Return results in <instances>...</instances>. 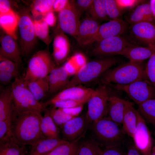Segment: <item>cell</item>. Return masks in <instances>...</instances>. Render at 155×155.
Masks as SVG:
<instances>
[{
	"label": "cell",
	"mask_w": 155,
	"mask_h": 155,
	"mask_svg": "<svg viewBox=\"0 0 155 155\" xmlns=\"http://www.w3.org/2000/svg\"><path fill=\"white\" fill-rule=\"evenodd\" d=\"M70 76L63 65L55 67L46 77L49 86L48 93L53 94L63 89L69 82Z\"/></svg>",
	"instance_id": "obj_18"
},
{
	"label": "cell",
	"mask_w": 155,
	"mask_h": 155,
	"mask_svg": "<svg viewBox=\"0 0 155 155\" xmlns=\"http://www.w3.org/2000/svg\"><path fill=\"white\" fill-rule=\"evenodd\" d=\"M67 142L61 138H45L41 139L30 146L28 155H45L59 146Z\"/></svg>",
	"instance_id": "obj_23"
},
{
	"label": "cell",
	"mask_w": 155,
	"mask_h": 155,
	"mask_svg": "<svg viewBox=\"0 0 155 155\" xmlns=\"http://www.w3.org/2000/svg\"><path fill=\"white\" fill-rule=\"evenodd\" d=\"M119 8L122 11L131 9L144 1L138 0H115Z\"/></svg>",
	"instance_id": "obj_44"
},
{
	"label": "cell",
	"mask_w": 155,
	"mask_h": 155,
	"mask_svg": "<svg viewBox=\"0 0 155 155\" xmlns=\"http://www.w3.org/2000/svg\"><path fill=\"white\" fill-rule=\"evenodd\" d=\"M40 127L44 136L47 138H60L59 129L56 125L49 113V109L44 112L41 120Z\"/></svg>",
	"instance_id": "obj_28"
},
{
	"label": "cell",
	"mask_w": 155,
	"mask_h": 155,
	"mask_svg": "<svg viewBox=\"0 0 155 155\" xmlns=\"http://www.w3.org/2000/svg\"><path fill=\"white\" fill-rule=\"evenodd\" d=\"M119 61L115 57H106L87 62L74 75L63 89L93 81Z\"/></svg>",
	"instance_id": "obj_4"
},
{
	"label": "cell",
	"mask_w": 155,
	"mask_h": 155,
	"mask_svg": "<svg viewBox=\"0 0 155 155\" xmlns=\"http://www.w3.org/2000/svg\"><path fill=\"white\" fill-rule=\"evenodd\" d=\"M41 113L33 111L14 112L11 130L13 136L20 144L31 146L46 138L41 131Z\"/></svg>",
	"instance_id": "obj_1"
},
{
	"label": "cell",
	"mask_w": 155,
	"mask_h": 155,
	"mask_svg": "<svg viewBox=\"0 0 155 155\" xmlns=\"http://www.w3.org/2000/svg\"><path fill=\"white\" fill-rule=\"evenodd\" d=\"M128 20L132 25L142 22L154 24L149 2L137 5L129 15Z\"/></svg>",
	"instance_id": "obj_26"
},
{
	"label": "cell",
	"mask_w": 155,
	"mask_h": 155,
	"mask_svg": "<svg viewBox=\"0 0 155 155\" xmlns=\"http://www.w3.org/2000/svg\"><path fill=\"white\" fill-rule=\"evenodd\" d=\"M100 25L97 20L91 17L83 19L75 38L78 44L84 46L90 44Z\"/></svg>",
	"instance_id": "obj_16"
},
{
	"label": "cell",
	"mask_w": 155,
	"mask_h": 155,
	"mask_svg": "<svg viewBox=\"0 0 155 155\" xmlns=\"http://www.w3.org/2000/svg\"><path fill=\"white\" fill-rule=\"evenodd\" d=\"M127 27L126 22L120 19L112 20L100 25L91 44L107 38L120 36Z\"/></svg>",
	"instance_id": "obj_15"
},
{
	"label": "cell",
	"mask_w": 155,
	"mask_h": 155,
	"mask_svg": "<svg viewBox=\"0 0 155 155\" xmlns=\"http://www.w3.org/2000/svg\"><path fill=\"white\" fill-rule=\"evenodd\" d=\"M93 0H78L75 1L78 8L81 11L88 9L92 3Z\"/></svg>",
	"instance_id": "obj_47"
},
{
	"label": "cell",
	"mask_w": 155,
	"mask_h": 155,
	"mask_svg": "<svg viewBox=\"0 0 155 155\" xmlns=\"http://www.w3.org/2000/svg\"><path fill=\"white\" fill-rule=\"evenodd\" d=\"M42 19L50 26H54L56 24V19L53 11H51L42 16Z\"/></svg>",
	"instance_id": "obj_48"
},
{
	"label": "cell",
	"mask_w": 155,
	"mask_h": 155,
	"mask_svg": "<svg viewBox=\"0 0 155 155\" xmlns=\"http://www.w3.org/2000/svg\"><path fill=\"white\" fill-rule=\"evenodd\" d=\"M81 13L75 1L69 0L65 7L59 12L58 22L61 30L75 38L80 23Z\"/></svg>",
	"instance_id": "obj_9"
},
{
	"label": "cell",
	"mask_w": 155,
	"mask_h": 155,
	"mask_svg": "<svg viewBox=\"0 0 155 155\" xmlns=\"http://www.w3.org/2000/svg\"><path fill=\"white\" fill-rule=\"evenodd\" d=\"M96 42L92 53L94 55L100 56L117 55L126 47L131 45L121 36L107 38Z\"/></svg>",
	"instance_id": "obj_12"
},
{
	"label": "cell",
	"mask_w": 155,
	"mask_h": 155,
	"mask_svg": "<svg viewBox=\"0 0 155 155\" xmlns=\"http://www.w3.org/2000/svg\"><path fill=\"white\" fill-rule=\"evenodd\" d=\"M26 82L29 89L38 101L44 99L48 93L49 86L46 78Z\"/></svg>",
	"instance_id": "obj_30"
},
{
	"label": "cell",
	"mask_w": 155,
	"mask_h": 155,
	"mask_svg": "<svg viewBox=\"0 0 155 155\" xmlns=\"http://www.w3.org/2000/svg\"><path fill=\"white\" fill-rule=\"evenodd\" d=\"M83 105H81L69 108L59 109L69 115L74 117H76L81 113L83 109Z\"/></svg>",
	"instance_id": "obj_46"
},
{
	"label": "cell",
	"mask_w": 155,
	"mask_h": 155,
	"mask_svg": "<svg viewBox=\"0 0 155 155\" xmlns=\"http://www.w3.org/2000/svg\"><path fill=\"white\" fill-rule=\"evenodd\" d=\"M49 155L46 154V155Z\"/></svg>",
	"instance_id": "obj_55"
},
{
	"label": "cell",
	"mask_w": 155,
	"mask_h": 155,
	"mask_svg": "<svg viewBox=\"0 0 155 155\" xmlns=\"http://www.w3.org/2000/svg\"><path fill=\"white\" fill-rule=\"evenodd\" d=\"M126 155H142L136 148L133 143L128 144L126 149Z\"/></svg>",
	"instance_id": "obj_52"
},
{
	"label": "cell",
	"mask_w": 155,
	"mask_h": 155,
	"mask_svg": "<svg viewBox=\"0 0 155 155\" xmlns=\"http://www.w3.org/2000/svg\"><path fill=\"white\" fill-rule=\"evenodd\" d=\"M155 52V48L131 45L124 49L117 55L123 56L130 61L143 62L144 60L149 58Z\"/></svg>",
	"instance_id": "obj_21"
},
{
	"label": "cell",
	"mask_w": 155,
	"mask_h": 155,
	"mask_svg": "<svg viewBox=\"0 0 155 155\" xmlns=\"http://www.w3.org/2000/svg\"><path fill=\"white\" fill-rule=\"evenodd\" d=\"M88 10L91 17L97 20H106L108 17L105 9V0H93Z\"/></svg>",
	"instance_id": "obj_36"
},
{
	"label": "cell",
	"mask_w": 155,
	"mask_h": 155,
	"mask_svg": "<svg viewBox=\"0 0 155 155\" xmlns=\"http://www.w3.org/2000/svg\"><path fill=\"white\" fill-rule=\"evenodd\" d=\"M11 10L8 1L0 0V16L7 13Z\"/></svg>",
	"instance_id": "obj_50"
},
{
	"label": "cell",
	"mask_w": 155,
	"mask_h": 155,
	"mask_svg": "<svg viewBox=\"0 0 155 155\" xmlns=\"http://www.w3.org/2000/svg\"><path fill=\"white\" fill-rule=\"evenodd\" d=\"M145 71L148 79L155 88V52L149 58Z\"/></svg>",
	"instance_id": "obj_42"
},
{
	"label": "cell",
	"mask_w": 155,
	"mask_h": 155,
	"mask_svg": "<svg viewBox=\"0 0 155 155\" xmlns=\"http://www.w3.org/2000/svg\"><path fill=\"white\" fill-rule=\"evenodd\" d=\"M90 123L86 115L75 117L59 128L62 139L69 142L75 141L84 135Z\"/></svg>",
	"instance_id": "obj_13"
},
{
	"label": "cell",
	"mask_w": 155,
	"mask_h": 155,
	"mask_svg": "<svg viewBox=\"0 0 155 155\" xmlns=\"http://www.w3.org/2000/svg\"><path fill=\"white\" fill-rule=\"evenodd\" d=\"M100 146L91 136L80 142L77 155H100Z\"/></svg>",
	"instance_id": "obj_32"
},
{
	"label": "cell",
	"mask_w": 155,
	"mask_h": 155,
	"mask_svg": "<svg viewBox=\"0 0 155 155\" xmlns=\"http://www.w3.org/2000/svg\"><path fill=\"white\" fill-rule=\"evenodd\" d=\"M90 97L81 100H57L52 102L50 105H52L53 107L59 108H67L76 107L81 105H83L84 104L87 103Z\"/></svg>",
	"instance_id": "obj_39"
},
{
	"label": "cell",
	"mask_w": 155,
	"mask_h": 155,
	"mask_svg": "<svg viewBox=\"0 0 155 155\" xmlns=\"http://www.w3.org/2000/svg\"><path fill=\"white\" fill-rule=\"evenodd\" d=\"M70 59L74 63L78 70L87 62L84 56L80 53L75 54Z\"/></svg>",
	"instance_id": "obj_45"
},
{
	"label": "cell",
	"mask_w": 155,
	"mask_h": 155,
	"mask_svg": "<svg viewBox=\"0 0 155 155\" xmlns=\"http://www.w3.org/2000/svg\"><path fill=\"white\" fill-rule=\"evenodd\" d=\"M116 89L125 92L138 105L155 98V88L148 80H139L126 85L115 84Z\"/></svg>",
	"instance_id": "obj_8"
},
{
	"label": "cell",
	"mask_w": 155,
	"mask_h": 155,
	"mask_svg": "<svg viewBox=\"0 0 155 155\" xmlns=\"http://www.w3.org/2000/svg\"><path fill=\"white\" fill-rule=\"evenodd\" d=\"M100 155H126L123 145L105 148L102 150Z\"/></svg>",
	"instance_id": "obj_43"
},
{
	"label": "cell",
	"mask_w": 155,
	"mask_h": 155,
	"mask_svg": "<svg viewBox=\"0 0 155 155\" xmlns=\"http://www.w3.org/2000/svg\"><path fill=\"white\" fill-rule=\"evenodd\" d=\"M69 1L67 0H55L53 5V11L59 12L65 7Z\"/></svg>",
	"instance_id": "obj_51"
},
{
	"label": "cell",
	"mask_w": 155,
	"mask_h": 155,
	"mask_svg": "<svg viewBox=\"0 0 155 155\" xmlns=\"http://www.w3.org/2000/svg\"><path fill=\"white\" fill-rule=\"evenodd\" d=\"M137 125V110L134 108L133 103L128 101L124 111L122 129L125 134L132 138L136 132Z\"/></svg>",
	"instance_id": "obj_24"
},
{
	"label": "cell",
	"mask_w": 155,
	"mask_h": 155,
	"mask_svg": "<svg viewBox=\"0 0 155 155\" xmlns=\"http://www.w3.org/2000/svg\"><path fill=\"white\" fill-rule=\"evenodd\" d=\"M19 19V16L12 10L7 13L0 16L1 26L7 34L15 39L17 38L16 31Z\"/></svg>",
	"instance_id": "obj_29"
},
{
	"label": "cell",
	"mask_w": 155,
	"mask_h": 155,
	"mask_svg": "<svg viewBox=\"0 0 155 155\" xmlns=\"http://www.w3.org/2000/svg\"><path fill=\"white\" fill-rule=\"evenodd\" d=\"M11 88L17 112L30 111L41 113L44 110L42 103L36 99L29 89L23 77L15 78Z\"/></svg>",
	"instance_id": "obj_5"
},
{
	"label": "cell",
	"mask_w": 155,
	"mask_h": 155,
	"mask_svg": "<svg viewBox=\"0 0 155 155\" xmlns=\"http://www.w3.org/2000/svg\"><path fill=\"white\" fill-rule=\"evenodd\" d=\"M151 155H155V145L153 146Z\"/></svg>",
	"instance_id": "obj_54"
},
{
	"label": "cell",
	"mask_w": 155,
	"mask_h": 155,
	"mask_svg": "<svg viewBox=\"0 0 155 155\" xmlns=\"http://www.w3.org/2000/svg\"><path fill=\"white\" fill-rule=\"evenodd\" d=\"M63 66L70 76L72 75H73L78 71L75 65L70 59Z\"/></svg>",
	"instance_id": "obj_49"
},
{
	"label": "cell",
	"mask_w": 155,
	"mask_h": 155,
	"mask_svg": "<svg viewBox=\"0 0 155 155\" xmlns=\"http://www.w3.org/2000/svg\"><path fill=\"white\" fill-rule=\"evenodd\" d=\"M137 125L132 138L134 144L142 155H151L153 147L151 136L146 122L137 110Z\"/></svg>",
	"instance_id": "obj_11"
},
{
	"label": "cell",
	"mask_w": 155,
	"mask_h": 155,
	"mask_svg": "<svg viewBox=\"0 0 155 155\" xmlns=\"http://www.w3.org/2000/svg\"><path fill=\"white\" fill-rule=\"evenodd\" d=\"M15 108L11 86L4 89L0 95V121L13 113Z\"/></svg>",
	"instance_id": "obj_27"
},
{
	"label": "cell",
	"mask_w": 155,
	"mask_h": 155,
	"mask_svg": "<svg viewBox=\"0 0 155 155\" xmlns=\"http://www.w3.org/2000/svg\"><path fill=\"white\" fill-rule=\"evenodd\" d=\"M19 67L13 62L0 57V72L12 77L15 79L19 77Z\"/></svg>",
	"instance_id": "obj_37"
},
{
	"label": "cell",
	"mask_w": 155,
	"mask_h": 155,
	"mask_svg": "<svg viewBox=\"0 0 155 155\" xmlns=\"http://www.w3.org/2000/svg\"><path fill=\"white\" fill-rule=\"evenodd\" d=\"M84 135L77 140L68 142L59 146L47 155H77L78 150L81 142L80 140Z\"/></svg>",
	"instance_id": "obj_33"
},
{
	"label": "cell",
	"mask_w": 155,
	"mask_h": 155,
	"mask_svg": "<svg viewBox=\"0 0 155 155\" xmlns=\"http://www.w3.org/2000/svg\"><path fill=\"white\" fill-rule=\"evenodd\" d=\"M152 14L155 22V0H150L149 1Z\"/></svg>",
	"instance_id": "obj_53"
},
{
	"label": "cell",
	"mask_w": 155,
	"mask_h": 155,
	"mask_svg": "<svg viewBox=\"0 0 155 155\" xmlns=\"http://www.w3.org/2000/svg\"><path fill=\"white\" fill-rule=\"evenodd\" d=\"M0 155H28L26 146L21 145L11 135L0 141Z\"/></svg>",
	"instance_id": "obj_25"
},
{
	"label": "cell",
	"mask_w": 155,
	"mask_h": 155,
	"mask_svg": "<svg viewBox=\"0 0 155 155\" xmlns=\"http://www.w3.org/2000/svg\"><path fill=\"white\" fill-rule=\"evenodd\" d=\"M55 67L49 52L46 50L39 51L30 59L24 79L30 82L46 78Z\"/></svg>",
	"instance_id": "obj_6"
},
{
	"label": "cell",
	"mask_w": 155,
	"mask_h": 155,
	"mask_svg": "<svg viewBox=\"0 0 155 155\" xmlns=\"http://www.w3.org/2000/svg\"><path fill=\"white\" fill-rule=\"evenodd\" d=\"M145 67L143 62L129 61L108 70L101 77V81L103 84L106 85L114 83L126 85L148 79Z\"/></svg>",
	"instance_id": "obj_3"
},
{
	"label": "cell",
	"mask_w": 155,
	"mask_h": 155,
	"mask_svg": "<svg viewBox=\"0 0 155 155\" xmlns=\"http://www.w3.org/2000/svg\"><path fill=\"white\" fill-rule=\"evenodd\" d=\"M110 96L106 84L100 85L94 90L87 102L88 109L86 115L90 124L106 116Z\"/></svg>",
	"instance_id": "obj_7"
},
{
	"label": "cell",
	"mask_w": 155,
	"mask_h": 155,
	"mask_svg": "<svg viewBox=\"0 0 155 155\" xmlns=\"http://www.w3.org/2000/svg\"><path fill=\"white\" fill-rule=\"evenodd\" d=\"M15 39L7 34L1 40L0 57L10 60L19 67L21 63L20 53Z\"/></svg>",
	"instance_id": "obj_20"
},
{
	"label": "cell",
	"mask_w": 155,
	"mask_h": 155,
	"mask_svg": "<svg viewBox=\"0 0 155 155\" xmlns=\"http://www.w3.org/2000/svg\"><path fill=\"white\" fill-rule=\"evenodd\" d=\"M18 26L22 52L26 55L32 49L36 42V36L33 21L28 15L23 14L19 17Z\"/></svg>",
	"instance_id": "obj_10"
},
{
	"label": "cell",
	"mask_w": 155,
	"mask_h": 155,
	"mask_svg": "<svg viewBox=\"0 0 155 155\" xmlns=\"http://www.w3.org/2000/svg\"><path fill=\"white\" fill-rule=\"evenodd\" d=\"M33 23L36 36L48 46L51 41L49 34V26L42 19L34 20Z\"/></svg>",
	"instance_id": "obj_35"
},
{
	"label": "cell",
	"mask_w": 155,
	"mask_h": 155,
	"mask_svg": "<svg viewBox=\"0 0 155 155\" xmlns=\"http://www.w3.org/2000/svg\"><path fill=\"white\" fill-rule=\"evenodd\" d=\"M137 111L145 121L155 127V98L138 105Z\"/></svg>",
	"instance_id": "obj_31"
},
{
	"label": "cell",
	"mask_w": 155,
	"mask_h": 155,
	"mask_svg": "<svg viewBox=\"0 0 155 155\" xmlns=\"http://www.w3.org/2000/svg\"><path fill=\"white\" fill-rule=\"evenodd\" d=\"M49 110L51 117L59 129L68 121L75 117L66 113L59 108L53 107Z\"/></svg>",
	"instance_id": "obj_38"
},
{
	"label": "cell",
	"mask_w": 155,
	"mask_h": 155,
	"mask_svg": "<svg viewBox=\"0 0 155 155\" xmlns=\"http://www.w3.org/2000/svg\"><path fill=\"white\" fill-rule=\"evenodd\" d=\"M14 112L6 119L0 121V141L13 135L11 127Z\"/></svg>",
	"instance_id": "obj_41"
},
{
	"label": "cell",
	"mask_w": 155,
	"mask_h": 155,
	"mask_svg": "<svg viewBox=\"0 0 155 155\" xmlns=\"http://www.w3.org/2000/svg\"><path fill=\"white\" fill-rule=\"evenodd\" d=\"M115 96H110L108 102V117L120 126L122 121L125 109L128 102Z\"/></svg>",
	"instance_id": "obj_22"
},
{
	"label": "cell",
	"mask_w": 155,
	"mask_h": 155,
	"mask_svg": "<svg viewBox=\"0 0 155 155\" xmlns=\"http://www.w3.org/2000/svg\"><path fill=\"white\" fill-rule=\"evenodd\" d=\"M55 0H36L31 6V12L36 18L40 16H44L48 13L53 11V7Z\"/></svg>",
	"instance_id": "obj_34"
},
{
	"label": "cell",
	"mask_w": 155,
	"mask_h": 155,
	"mask_svg": "<svg viewBox=\"0 0 155 155\" xmlns=\"http://www.w3.org/2000/svg\"><path fill=\"white\" fill-rule=\"evenodd\" d=\"M90 125L91 136L100 146L106 148L123 145L125 141L122 129L108 117H103Z\"/></svg>",
	"instance_id": "obj_2"
},
{
	"label": "cell",
	"mask_w": 155,
	"mask_h": 155,
	"mask_svg": "<svg viewBox=\"0 0 155 155\" xmlns=\"http://www.w3.org/2000/svg\"><path fill=\"white\" fill-rule=\"evenodd\" d=\"M131 32L137 39L148 46L155 48V24L142 22L132 25Z\"/></svg>",
	"instance_id": "obj_17"
},
{
	"label": "cell",
	"mask_w": 155,
	"mask_h": 155,
	"mask_svg": "<svg viewBox=\"0 0 155 155\" xmlns=\"http://www.w3.org/2000/svg\"><path fill=\"white\" fill-rule=\"evenodd\" d=\"M105 6L108 17L112 20L120 19L122 11L118 6L115 0H105Z\"/></svg>",
	"instance_id": "obj_40"
},
{
	"label": "cell",
	"mask_w": 155,
	"mask_h": 155,
	"mask_svg": "<svg viewBox=\"0 0 155 155\" xmlns=\"http://www.w3.org/2000/svg\"><path fill=\"white\" fill-rule=\"evenodd\" d=\"M62 31L54 37L53 56L55 63L59 65L67 58L70 51V45L67 37Z\"/></svg>",
	"instance_id": "obj_19"
},
{
	"label": "cell",
	"mask_w": 155,
	"mask_h": 155,
	"mask_svg": "<svg viewBox=\"0 0 155 155\" xmlns=\"http://www.w3.org/2000/svg\"><path fill=\"white\" fill-rule=\"evenodd\" d=\"M93 89L80 85L71 87L63 89L51 98L42 103L44 108L53 102L58 100H78L90 97Z\"/></svg>",
	"instance_id": "obj_14"
}]
</instances>
